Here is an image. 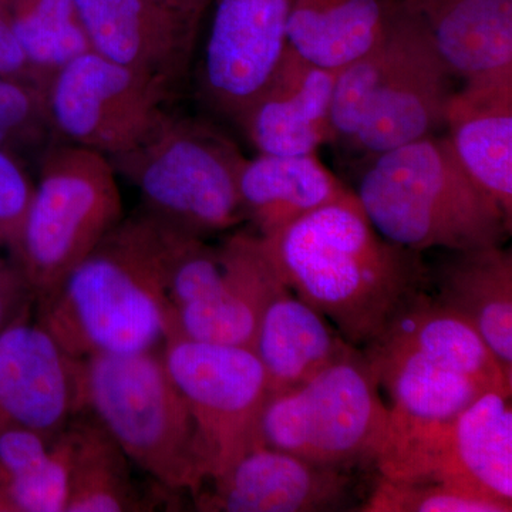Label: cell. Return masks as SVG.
Listing matches in <instances>:
<instances>
[{
	"instance_id": "1",
	"label": "cell",
	"mask_w": 512,
	"mask_h": 512,
	"mask_svg": "<svg viewBox=\"0 0 512 512\" xmlns=\"http://www.w3.org/2000/svg\"><path fill=\"white\" fill-rule=\"evenodd\" d=\"M261 239L285 285L357 349L383 332L412 293L427 288L423 256L379 234L356 194Z\"/></svg>"
},
{
	"instance_id": "14",
	"label": "cell",
	"mask_w": 512,
	"mask_h": 512,
	"mask_svg": "<svg viewBox=\"0 0 512 512\" xmlns=\"http://www.w3.org/2000/svg\"><path fill=\"white\" fill-rule=\"evenodd\" d=\"M84 413L83 359L67 353L39 323L0 330V420L59 436Z\"/></svg>"
},
{
	"instance_id": "31",
	"label": "cell",
	"mask_w": 512,
	"mask_h": 512,
	"mask_svg": "<svg viewBox=\"0 0 512 512\" xmlns=\"http://www.w3.org/2000/svg\"><path fill=\"white\" fill-rule=\"evenodd\" d=\"M35 183L13 151L0 147V241L15 245Z\"/></svg>"
},
{
	"instance_id": "6",
	"label": "cell",
	"mask_w": 512,
	"mask_h": 512,
	"mask_svg": "<svg viewBox=\"0 0 512 512\" xmlns=\"http://www.w3.org/2000/svg\"><path fill=\"white\" fill-rule=\"evenodd\" d=\"M244 158L220 131L167 110L146 136L109 160L136 188L144 211L207 239L245 221L238 192Z\"/></svg>"
},
{
	"instance_id": "10",
	"label": "cell",
	"mask_w": 512,
	"mask_h": 512,
	"mask_svg": "<svg viewBox=\"0 0 512 512\" xmlns=\"http://www.w3.org/2000/svg\"><path fill=\"white\" fill-rule=\"evenodd\" d=\"M160 353L194 420L207 483L259 447L271 394L264 367L251 349L185 338L168 339Z\"/></svg>"
},
{
	"instance_id": "20",
	"label": "cell",
	"mask_w": 512,
	"mask_h": 512,
	"mask_svg": "<svg viewBox=\"0 0 512 512\" xmlns=\"http://www.w3.org/2000/svg\"><path fill=\"white\" fill-rule=\"evenodd\" d=\"M427 265V289L466 320L512 382V254L504 245L447 251Z\"/></svg>"
},
{
	"instance_id": "19",
	"label": "cell",
	"mask_w": 512,
	"mask_h": 512,
	"mask_svg": "<svg viewBox=\"0 0 512 512\" xmlns=\"http://www.w3.org/2000/svg\"><path fill=\"white\" fill-rule=\"evenodd\" d=\"M444 126L464 170L512 218V70L466 80Z\"/></svg>"
},
{
	"instance_id": "17",
	"label": "cell",
	"mask_w": 512,
	"mask_h": 512,
	"mask_svg": "<svg viewBox=\"0 0 512 512\" xmlns=\"http://www.w3.org/2000/svg\"><path fill=\"white\" fill-rule=\"evenodd\" d=\"M336 70L285 50L264 89L235 123L261 154L318 153L330 143V100Z\"/></svg>"
},
{
	"instance_id": "28",
	"label": "cell",
	"mask_w": 512,
	"mask_h": 512,
	"mask_svg": "<svg viewBox=\"0 0 512 512\" xmlns=\"http://www.w3.org/2000/svg\"><path fill=\"white\" fill-rule=\"evenodd\" d=\"M392 18L379 42L336 70L330 100V143L352 146L382 83L392 57Z\"/></svg>"
},
{
	"instance_id": "33",
	"label": "cell",
	"mask_w": 512,
	"mask_h": 512,
	"mask_svg": "<svg viewBox=\"0 0 512 512\" xmlns=\"http://www.w3.org/2000/svg\"><path fill=\"white\" fill-rule=\"evenodd\" d=\"M33 298L20 271H10L0 262V330L6 328L10 313L20 308L26 298Z\"/></svg>"
},
{
	"instance_id": "9",
	"label": "cell",
	"mask_w": 512,
	"mask_h": 512,
	"mask_svg": "<svg viewBox=\"0 0 512 512\" xmlns=\"http://www.w3.org/2000/svg\"><path fill=\"white\" fill-rule=\"evenodd\" d=\"M380 477L434 481L512 505L511 393H484L451 419L386 434L375 458Z\"/></svg>"
},
{
	"instance_id": "23",
	"label": "cell",
	"mask_w": 512,
	"mask_h": 512,
	"mask_svg": "<svg viewBox=\"0 0 512 512\" xmlns=\"http://www.w3.org/2000/svg\"><path fill=\"white\" fill-rule=\"evenodd\" d=\"M353 349L325 316L285 284L266 303L251 345L271 394L301 386Z\"/></svg>"
},
{
	"instance_id": "32",
	"label": "cell",
	"mask_w": 512,
	"mask_h": 512,
	"mask_svg": "<svg viewBox=\"0 0 512 512\" xmlns=\"http://www.w3.org/2000/svg\"><path fill=\"white\" fill-rule=\"evenodd\" d=\"M0 77L25 80L43 87L20 46L8 15L0 8Z\"/></svg>"
},
{
	"instance_id": "25",
	"label": "cell",
	"mask_w": 512,
	"mask_h": 512,
	"mask_svg": "<svg viewBox=\"0 0 512 512\" xmlns=\"http://www.w3.org/2000/svg\"><path fill=\"white\" fill-rule=\"evenodd\" d=\"M69 436V491L66 512H138L153 501L138 487L131 461L92 414L74 417Z\"/></svg>"
},
{
	"instance_id": "5",
	"label": "cell",
	"mask_w": 512,
	"mask_h": 512,
	"mask_svg": "<svg viewBox=\"0 0 512 512\" xmlns=\"http://www.w3.org/2000/svg\"><path fill=\"white\" fill-rule=\"evenodd\" d=\"M83 393L84 412L158 487L194 495L204 485L194 420L160 350L83 359Z\"/></svg>"
},
{
	"instance_id": "27",
	"label": "cell",
	"mask_w": 512,
	"mask_h": 512,
	"mask_svg": "<svg viewBox=\"0 0 512 512\" xmlns=\"http://www.w3.org/2000/svg\"><path fill=\"white\" fill-rule=\"evenodd\" d=\"M0 8L43 86L56 70L90 50L76 0H0Z\"/></svg>"
},
{
	"instance_id": "13",
	"label": "cell",
	"mask_w": 512,
	"mask_h": 512,
	"mask_svg": "<svg viewBox=\"0 0 512 512\" xmlns=\"http://www.w3.org/2000/svg\"><path fill=\"white\" fill-rule=\"evenodd\" d=\"M293 0H214L200 69L202 99L237 121L288 49Z\"/></svg>"
},
{
	"instance_id": "21",
	"label": "cell",
	"mask_w": 512,
	"mask_h": 512,
	"mask_svg": "<svg viewBox=\"0 0 512 512\" xmlns=\"http://www.w3.org/2000/svg\"><path fill=\"white\" fill-rule=\"evenodd\" d=\"M420 23L453 76L512 70V0H392Z\"/></svg>"
},
{
	"instance_id": "12",
	"label": "cell",
	"mask_w": 512,
	"mask_h": 512,
	"mask_svg": "<svg viewBox=\"0 0 512 512\" xmlns=\"http://www.w3.org/2000/svg\"><path fill=\"white\" fill-rule=\"evenodd\" d=\"M392 29V57L365 123L350 146L366 158L436 134L444 126L454 92L453 73L427 33L393 3Z\"/></svg>"
},
{
	"instance_id": "22",
	"label": "cell",
	"mask_w": 512,
	"mask_h": 512,
	"mask_svg": "<svg viewBox=\"0 0 512 512\" xmlns=\"http://www.w3.org/2000/svg\"><path fill=\"white\" fill-rule=\"evenodd\" d=\"M238 192L245 221L261 238L355 195L320 161L318 153L245 157L239 167Z\"/></svg>"
},
{
	"instance_id": "26",
	"label": "cell",
	"mask_w": 512,
	"mask_h": 512,
	"mask_svg": "<svg viewBox=\"0 0 512 512\" xmlns=\"http://www.w3.org/2000/svg\"><path fill=\"white\" fill-rule=\"evenodd\" d=\"M70 444L67 430L43 436L0 423V508L22 512H66Z\"/></svg>"
},
{
	"instance_id": "18",
	"label": "cell",
	"mask_w": 512,
	"mask_h": 512,
	"mask_svg": "<svg viewBox=\"0 0 512 512\" xmlns=\"http://www.w3.org/2000/svg\"><path fill=\"white\" fill-rule=\"evenodd\" d=\"M218 249L220 288L208 301L175 313L173 338L251 349L266 303L285 282L254 231L235 232Z\"/></svg>"
},
{
	"instance_id": "34",
	"label": "cell",
	"mask_w": 512,
	"mask_h": 512,
	"mask_svg": "<svg viewBox=\"0 0 512 512\" xmlns=\"http://www.w3.org/2000/svg\"><path fill=\"white\" fill-rule=\"evenodd\" d=\"M177 16L181 22L200 33L214 0H151Z\"/></svg>"
},
{
	"instance_id": "8",
	"label": "cell",
	"mask_w": 512,
	"mask_h": 512,
	"mask_svg": "<svg viewBox=\"0 0 512 512\" xmlns=\"http://www.w3.org/2000/svg\"><path fill=\"white\" fill-rule=\"evenodd\" d=\"M387 420L389 407L375 373L362 350L353 349L301 386L269 394L259 447L350 471L375 463Z\"/></svg>"
},
{
	"instance_id": "24",
	"label": "cell",
	"mask_w": 512,
	"mask_h": 512,
	"mask_svg": "<svg viewBox=\"0 0 512 512\" xmlns=\"http://www.w3.org/2000/svg\"><path fill=\"white\" fill-rule=\"evenodd\" d=\"M390 18V0H293L288 43L303 59L338 70L379 42Z\"/></svg>"
},
{
	"instance_id": "3",
	"label": "cell",
	"mask_w": 512,
	"mask_h": 512,
	"mask_svg": "<svg viewBox=\"0 0 512 512\" xmlns=\"http://www.w3.org/2000/svg\"><path fill=\"white\" fill-rule=\"evenodd\" d=\"M360 350L389 400L384 436L451 419L484 393H512L476 330L427 288L412 293Z\"/></svg>"
},
{
	"instance_id": "15",
	"label": "cell",
	"mask_w": 512,
	"mask_h": 512,
	"mask_svg": "<svg viewBox=\"0 0 512 512\" xmlns=\"http://www.w3.org/2000/svg\"><path fill=\"white\" fill-rule=\"evenodd\" d=\"M349 471L319 466L271 447H255L194 494L208 512L336 511L352 487Z\"/></svg>"
},
{
	"instance_id": "30",
	"label": "cell",
	"mask_w": 512,
	"mask_h": 512,
	"mask_svg": "<svg viewBox=\"0 0 512 512\" xmlns=\"http://www.w3.org/2000/svg\"><path fill=\"white\" fill-rule=\"evenodd\" d=\"M50 134L43 87L0 77V147L15 153L18 148L39 146Z\"/></svg>"
},
{
	"instance_id": "7",
	"label": "cell",
	"mask_w": 512,
	"mask_h": 512,
	"mask_svg": "<svg viewBox=\"0 0 512 512\" xmlns=\"http://www.w3.org/2000/svg\"><path fill=\"white\" fill-rule=\"evenodd\" d=\"M123 218L109 158L66 143L47 148L13 245L33 299L55 291Z\"/></svg>"
},
{
	"instance_id": "2",
	"label": "cell",
	"mask_w": 512,
	"mask_h": 512,
	"mask_svg": "<svg viewBox=\"0 0 512 512\" xmlns=\"http://www.w3.org/2000/svg\"><path fill=\"white\" fill-rule=\"evenodd\" d=\"M170 234L144 210L124 217L37 302L36 322L77 359L161 350L175 335L165 293Z\"/></svg>"
},
{
	"instance_id": "16",
	"label": "cell",
	"mask_w": 512,
	"mask_h": 512,
	"mask_svg": "<svg viewBox=\"0 0 512 512\" xmlns=\"http://www.w3.org/2000/svg\"><path fill=\"white\" fill-rule=\"evenodd\" d=\"M90 50L178 94L200 33L151 0H76Z\"/></svg>"
},
{
	"instance_id": "4",
	"label": "cell",
	"mask_w": 512,
	"mask_h": 512,
	"mask_svg": "<svg viewBox=\"0 0 512 512\" xmlns=\"http://www.w3.org/2000/svg\"><path fill=\"white\" fill-rule=\"evenodd\" d=\"M357 201L384 238L423 254L504 245L512 218L467 174L447 137L367 158Z\"/></svg>"
},
{
	"instance_id": "29",
	"label": "cell",
	"mask_w": 512,
	"mask_h": 512,
	"mask_svg": "<svg viewBox=\"0 0 512 512\" xmlns=\"http://www.w3.org/2000/svg\"><path fill=\"white\" fill-rule=\"evenodd\" d=\"M360 511L511 512L512 505L485 500L434 481H392L380 477Z\"/></svg>"
},
{
	"instance_id": "11",
	"label": "cell",
	"mask_w": 512,
	"mask_h": 512,
	"mask_svg": "<svg viewBox=\"0 0 512 512\" xmlns=\"http://www.w3.org/2000/svg\"><path fill=\"white\" fill-rule=\"evenodd\" d=\"M173 99L161 84L92 50L64 64L43 86L53 136L107 158L146 136Z\"/></svg>"
}]
</instances>
